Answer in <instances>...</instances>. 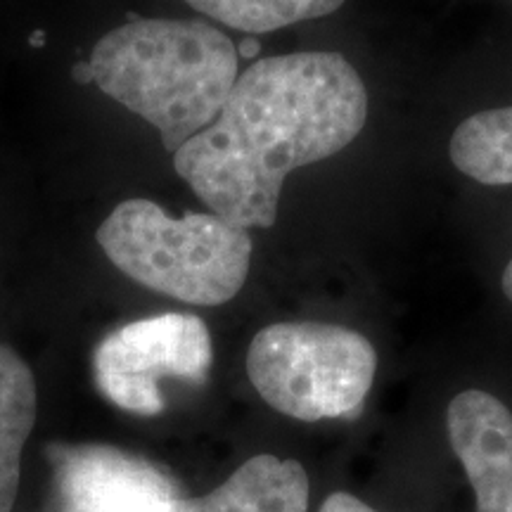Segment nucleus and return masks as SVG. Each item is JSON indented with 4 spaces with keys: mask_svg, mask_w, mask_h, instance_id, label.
Wrapping results in <instances>:
<instances>
[{
    "mask_svg": "<svg viewBox=\"0 0 512 512\" xmlns=\"http://www.w3.org/2000/svg\"><path fill=\"white\" fill-rule=\"evenodd\" d=\"M366 119V86L347 57H264L238 76L214 124L176 152V174L235 226L271 228L285 178L342 152Z\"/></svg>",
    "mask_w": 512,
    "mask_h": 512,
    "instance_id": "1",
    "label": "nucleus"
},
{
    "mask_svg": "<svg viewBox=\"0 0 512 512\" xmlns=\"http://www.w3.org/2000/svg\"><path fill=\"white\" fill-rule=\"evenodd\" d=\"M91 79L157 128L166 152L214 124L238 81V48L202 19H133L93 48Z\"/></svg>",
    "mask_w": 512,
    "mask_h": 512,
    "instance_id": "2",
    "label": "nucleus"
},
{
    "mask_svg": "<svg viewBox=\"0 0 512 512\" xmlns=\"http://www.w3.org/2000/svg\"><path fill=\"white\" fill-rule=\"evenodd\" d=\"M107 259L136 283L178 302L219 306L245 285L249 230L214 214L171 216L150 200H126L102 221Z\"/></svg>",
    "mask_w": 512,
    "mask_h": 512,
    "instance_id": "3",
    "label": "nucleus"
},
{
    "mask_svg": "<svg viewBox=\"0 0 512 512\" xmlns=\"http://www.w3.org/2000/svg\"><path fill=\"white\" fill-rule=\"evenodd\" d=\"M375 373L377 354L368 337L313 320L268 325L247 351V375L261 399L304 422L356 415Z\"/></svg>",
    "mask_w": 512,
    "mask_h": 512,
    "instance_id": "4",
    "label": "nucleus"
},
{
    "mask_svg": "<svg viewBox=\"0 0 512 512\" xmlns=\"http://www.w3.org/2000/svg\"><path fill=\"white\" fill-rule=\"evenodd\" d=\"M211 368V337L192 313H162L114 330L93 354L95 384L121 411L159 415L162 380L202 384Z\"/></svg>",
    "mask_w": 512,
    "mask_h": 512,
    "instance_id": "5",
    "label": "nucleus"
},
{
    "mask_svg": "<svg viewBox=\"0 0 512 512\" xmlns=\"http://www.w3.org/2000/svg\"><path fill=\"white\" fill-rule=\"evenodd\" d=\"M55 465L62 512H188L174 479L150 460L114 446H57Z\"/></svg>",
    "mask_w": 512,
    "mask_h": 512,
    "instance_id": "6",
    "label": "nucleus"
},
{
    "mask_svg": "<svg viewBox=\"0 0 512 512\" xmlns=\"http://www.w3.org/2000/svg\"><path fill=\"white\" fill-rule=\"evenodd\" d=\"M453 453L463 465L477 512H512V413L482 389L453 396L446 411Z\"/></svg>",
    "mask_w": 512,
    "mask_h": 512,
    "instance_id": "7",
    "label": "nucleus"
},
{
    "mask_svg": "<svg viewBox=\"0 0 512 512\" xmlns=\"http://www.w3.org/2000/svg\"><path fill=\"white\" fill-rule=\"evenodd\" d=\"M309 475L297 460L259 453L207 496L188 498V512H306Z\"/></svg>",
    "mask_w": 512,
    "mask_h": 512,
    "instance_id": "8",
    "label": "nucleus"
},
{
    "mask_svg": "<svg viewBox=\"0 0 512 512\" xmlns=\"http://www.w3.org/2000/svg\"><path fill=\"white\" fill-rule=\"evenodd\" d=\"M36 382L24 358L0 344V512L17 501L19 463L36 425Z\"/></svg>",
    "mask_w": 512,
    "mask_h": 512,
    "instance_id": "9",
    "label": "nucleus"
},
{
    "mask_svg": "<svg viewBox=\"0 0 512 512\" xmlns=\"http://www.w3.org/2000/svg\"><path fill=\"white\" fill-rule=\"evenodd\" d=\"M448 155L460 174L482 185H512V107L484 110L456 126Z\"/></svg>",
    "mask_w": 512,
    "mask_h": 512,
    "instance_id": "10",
    "label": "nucleus"
},
{
    "mask_svg": "<svg viewBox=\"0 0 512 512\" xmlns=\"http://www.w3.org/2000/svg\"><path fill=\"white\" fill-rule=\"evenodd\" d=\"M190 8L247 34H268L306 19L328 17L344 0H185Z\"/></svg>",
    "mask_w": 512,
    "mask_h": 512,
    "instance_id": "11",
    "label": "nucleus"
},
{
    "mask_svg": "<svg viewBox=\"0 0 512 512\" xmlns=\"http://www.w3.org/2000/svg\"><path fill=\"white\" fill-rule=\"evenodd\" d=\"M320 512H380V510L370 508V505L363 503L361 498L344 494V491H337V494L325 498Z\"/></svg>",
    "mask_w": 512,
    "mask_h": 512,
    "instance_id": "12",
    "label": "nucleus"
},
{
    "mask_svg": "<svg viewBox=\"0 0 512 512\" xmlns=\"http://www.w3.org/2000/svg\"><path fill=\"white\" fill-rule=\"evenodd\" d=\"M503 292H505V297L512 302V259L508 261V266H505V271H503Z\"/></svg>",
    "mask_w": 512,
    "mask_h": 512,
    "instance_id": "13",
    "label": "nucleus"
},
{
    "mask_svg": "<svg viewBox=\"0 0 512 512\" xmlns=\"http://www.w3.org/2000/svg\"><path fill=\"white\" fill-rule=\"evenodd\" d=\"M254 50H256V43H249V46L245 43V46H242V53L245 55H254Z\"/></svg>",
    "mask_w": 512,
    "mask_h": 512,
    "instance_id": "14",
    "label": "nucleus"
}]
</instances>
